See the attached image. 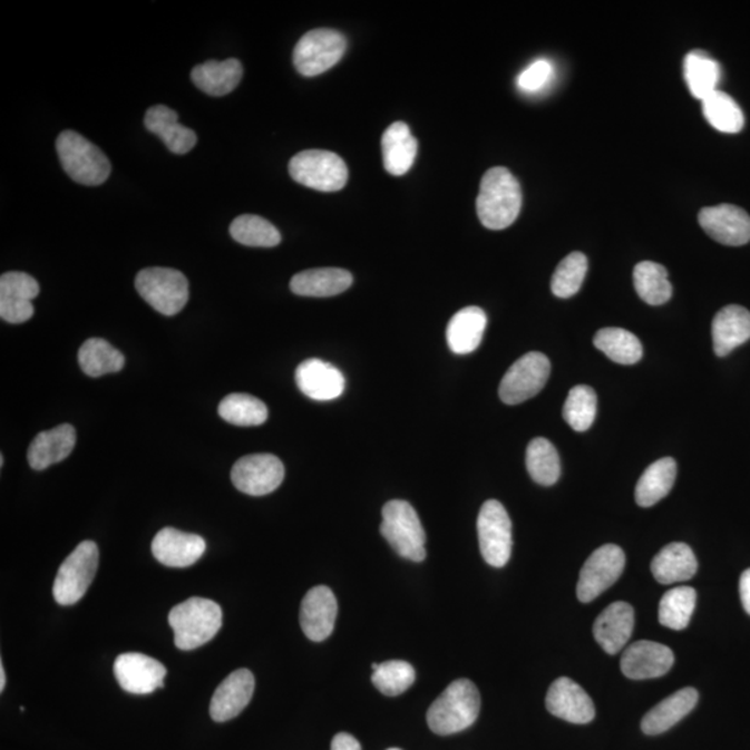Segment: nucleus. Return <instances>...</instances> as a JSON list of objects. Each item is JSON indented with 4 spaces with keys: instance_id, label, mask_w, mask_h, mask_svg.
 <instances>
[{
    "instance_id": "nucleus-34",
    "label": "nucleus",
    "mask_w": 750,
    "mask_h": 750,
    "mask_svg": "<svg viewBox=\"0 0 750 750\" xmlns=\"http://www.w3.org/2000/svg\"><path fill=\"white\" fill-rule=\"evenodd\" d=\"M674 459L663 458L652 464L642 474L635 488V500L641 507H651L669 495L675 483Z\"/></svg>"
},
{
    "instance_id": "nucleus-43",
    "label": "nucleus",
    "mask_w": 750,
    "mask_h": 750,
    "mask_svg": "<svg viewBox=\"0 0 750 750\" xmlns=\"http://www.w3.org/2000/svg\"><path fill=\"white\" fill-rule=\"evenodd\" d=\"M597 410V398L594 389L577 386L569 391L564 403L563 417L574 431L584 432L594 425Z\"/></svg>"
},
{
    "instance_id": "nucleus-18",
    "label": "nucleus",
    "mask_w": 750,
    "mask_h": 750,
    "mask_svg": "<svg viewBox=\"0 0 750 750\" xmlns=\"http://www.w3.org/2000/svg\"><path fill=\"white\" fill-rule=\"evenodd\" d=\"M39 295L38 281L19 272L0 277V318L6 323L21 324L33 315L32 299Z\"/></svg>"
},
{
    "instance_id": "nucleus-31",
    "label": "nucleus",
    "mask_w": 750,
    "mask_h": 750,
    "mask_svg": "<svg viewBox=\"0 0 750 750\" xmlns=\"http://www.w3.org/2000/svg\"><path fill=\"white\" fill-rule=\"evenodd\" d=\"M651 569L653 577L660 584L682 583V581L691 579L697 574L698 561L690 546L682 543H673L664 546L653 557Z\"/></svg>"
},
{
    "instance_id": "nucleus-48",
    "label": "nucleus",
    "mask_w": 750,
    "mask_h": 750,
    "mask_svg": "<svg viewBox=\"0 0 750 750\" xmlns=\"http://www.w3.org/2000/svg\"><path fill=\"white\" fill-rule=\"evenodd\" d=\"M740 594L743 608H746V612L750 616V568L741 575Z\"/></svg>"
},
{
    "instance_id": "nucleus-36",
    "label": "nucleus",
    "mask_w": 750,
    "mask_h": 750,
    "mask_svg": "<svg viewBox=\"0 0 750 750\" xmlns=\"http://www.w3.org/2000/svg\"><path fill=\"white\" fill-rule=\"evenodd\" d=\"M78 362L80 368L89 377H101L110 373H118L126 364V358L109 342L100 338H91L84 342L78 352Z\"/></svg>"
},
{
    "instance_id": "nucleus-6",
    "label": "nucleus",
    "mask_w": 750,
    "mask_h": 750,
    "mask_svg": "<svg viewBox=\"0 0 750 750\" xmlns=\"http://www.w3.org/2000/svg\"><path fill=\"white\" fill-rule=\"evenodd\" d=\"M98 566V545L92 540H84L61 563L53 583L56 602L61 606H71L81 601L92 584Z\"/></svg>"
},
{
    "instance_id": "nucleus-5",
    "label": "nucleus",
    "mask_w": 750,
    "mask_h": 750,
    "mask_svg": "<svg viewBox=\"0 0 750 750\" xmlns=\"http://www.w3.org/2000/svg\"><path fill=\"white\" fill-rule=\"evenodd\" d=\"M59 159L71 179L88 187L101 185L109 178L111 166L104 152L75 132H65L56 140Z\"/></svg>"
},
{
    "instance_id": "nucleus-8",
    "label": "nucleus",
    "mask_w": 750,
    "mask_h": 750,
    "mask_svg": "<svg viewBox=\"0 0 750 750\" xmlns=\"http://www.w3.org/2000/svg\"><path fill=\"white\" fill-rule=\"evenodd\" d=\"M293 182L320 192H337L348 183L345 162L329 150L309 149L293 156L288 166Z\"/></svg>"
},
{
    "instance_id": "nucleus-10",
    "label": "nucleus",
    "mask_w": 750,
    "mask_h": 750,
    "mask_svg": "<svg viewBox=\"0 0 750 750\" xmlns=\"http://www.w3.org/2000/svg\"><path fill=\"white\" fill-rule=\"evenodd\" d=\"M477 529L484 561L493 567L506 566L512 556V522L500 501H485L479 510Z\"/></svg>"
},
{
    "instance_id": "nucleus-23",
    "label": "nucleus",
    "mask_w": 750,
    "mask_h": 750,
    "mask_svg": "<svg viewBox=\"0 0 750 750\" xmlns=\"http://www.w3.org/2000/svg\"><path fill=\"white\" fill-rule=\"evenodd\" d=\"M634 631V608L627 602H616L607 606L594 625L597 644L608 655H617L629 644Z\"/></svg>"
},
{
    "instance_id": "nucleus-1",
    "label": "nucleus",
    "mask_w": 750,
    "mask_h": 750,
    "mask_svg": "<svg viewBox=\"0 0 750 750\" xmlns=\"http://www.w3.org/2000/svg\"><path fill=\"white\" fill-rule=\"evenodd\" d=\"M523 195L517 178L505 167L484 174L477 197L479 222L488 230H505L516 222Z\"/></svg>"
},
{
    "instance_id": "nucleus-14",
    "label": "nucleus",
    "mask_w": 750,
    "mask_h": 750,
    "mask_svg": "<svg viewBox=\"0 0 750 750\" xmlns=\"http://www.w3.org/2000/svg\"><path fill=\"white\" fill-rule=\"evenodd\" d=\"M167 670L159 660L144 653H123L115 662V675L124 691L148 695L165 684Z\"/></svg>"
},
{
    "instance_id": "nucleus-17",
    "label": "nucleus",
    "mask_w": 750,
    "mask_h": 750,
    "mask_svg": "<svg viewBox=\"0 0 750 750\" xmlns=\"http://www.w3.org/2000/svg\"><path fill=\"white\" fill-rule=\"evenodd\" d=\"M674 664V653L669 646L652 641H639L624 651L620 668L631 680L659 679Z\"/></svg>"
},
{
    "instance_id": "nucleus-44",
    "label": "nucleus",
    "mask_w": 750,
    "mask_h": 750,
    "mask_svg": "<svg viewBox=\"0 0 750 750\" xmlns=\"http://www.w3.org/2000/svg\"><path fill=\"white\" fill-rule=\"evenodd\" d=\"M371 681L383 695L398 697L415 684L416 670L413 665L403 660H391V662L373 664Z\"/></svg>"
},
{
    "instance_id": "nucleus-25",
    "label": "nucleus",
    "mask_w": 750,
    "mask_h": 750,
    "mask_svg": "<svg viewBox=\"0 0 750 750\" xmlns=\"http://www.w3.org/2000/svg\"><path fill=\"white\" fill-rule=\"evenodd\" d=\"M145 127L160 137L167 148L176 155L188 154L195 148L197 137L191 128L178 121V113L165 105L150 107L145 115Z\"/></svg>"
},
{
    "instance_id": "nucleus-4",
    "label": "nucleus",
    "mask_w": 750,
    "mask_h": 750,
    "mask_svg": "<svg viewBox=\"0 0 750 750\" xmlns=\"http://www.w3.org/2000/svg\"><path fill=\"white\" fill-rule=\"evenodd\" d=\"M381 534L403 559H426V532L415 507L406 500H391L382 507Z\"/></svg>"
},
{
    "instance_id": "nucleus-26",
    "label": "nucleus",
    "mask_w": 750,
    "mask_h": 750,
    "mask_svg": "<svg viewBox=\"0 0 750 750\" xmlns=\"http://www.w3.org/2000/svg\"><path fill=\"white\" fill-rule=\"evenodd\" d=\"M713 348L720 358L727 357L750 340V312L730 304L720 310L712 324Z\"/></svg>"
},
{
    "instance_id": "nucleus-42",
    "label": "nucleus",
    "mask_w": 750,
    "mask_h": 750,
    "mask_svg": "<svg viewBox=\"0 0 750 750\" xmlns=\"http://www.w3.org/2000/svg\"><path fill=\"white\" fill-rule=\"evenodd\" d=\"M230 234L241 245L252 247H274L281 242L277 228L266 218L244 214L231 224Z\"/></svg>"
},
{
    "instance_id": "nucleus-39",
    "label": "nucleus",
    "mask_w": 750,
    "mask_h": 750,
    "mask_svg": "<svg viewBox=\"0 0 750 750\" xmlns=\"http://www.w3.org/2000/svg\"><path fill=\"white\" fill-rule=\"evenodd\" d=\"M218 415L230 425L257 427L266 422L269 410L261 399L252 397V395L231 393L220 403Z\"/></svg>"
},
{
    "instance_id": "nucleus-20",
    "label": "nucleus",
    "mask_w": 750,
    "mask_h": 750,
    "mask_svg": "<svg viewBox=\"0 0 750 750\" xmlns=\"http://www.w3.org/2000/svg\"><path fill=\"white\" fill-rule=\"evenodd\" d=\"M152 552L157 562L167 567H189L206 552V540L201 535L179 532L167 527L156 534Z\"/></svg>"
},
{
    "instance_id": "nucleus-40",
    "label": "nucleus",
    "mask_w": 750,
    "mask_h": 750,
    "mask_svg": "<svg viewBox=\"0 0 750 750\" xmlns=\"http://www.w3.org/2000/svg\"><path fill=\"white\" fill-rule=\"evenodd\" d=\"M702 109L710 126L720 133L737 134L746 126V116L740 105L720 89L702 100Z\"/></svg>"
},
{
    "instance_id": "nucleus-37",
    "label": "nucleus",
    "mask_w": 750,
    "mask_h": 750,
    "mask_svg": "<svg viewBox=\"0 0 750 750\" xmlns=\"http://www.w3.org/2000/svg\"><path fill=\"white\" fill-rule=\"evenodd\" d=\"M697 597L692 586H676L665 592L659 605L660 624L674 631L685 630L695 611Z\"/></svg>"
},
{
    "instance_id": "nucleus-13",
    "label": "nucleus",
    "mask_w": 750,
    "mask_h": 750,
    "mask_svg": "<svg viewBox=\"0 0 750 750\" xmlns=\"http://www.w3.org/2000/svg\"><path fill=\"white\" fill-rule=\"evenodd\" d=\"M285 469L277 456L256 454L240 459L231 470V481L246 495L264 496L274 493L284 481Z\"/></svg>"
},
{
    "instance_id": "nucleus-45",
    "label": "nucleus",
    "mask_w": 750,
    "mask_h": 750,
    "mask_svg": "<svg viewBox=\"0 0 750 750\" xmlns=\"http://www.w3.org/2000/svg\"><path fill=\"white\" fill-rule=\"evenodd\" d=\"M586 272H588V259L584 253H569L555 270L551 282L552 292L562 299L574 296L581 290Z\"/></svg>"
},
{
    "instance_id": "nucleus-38",
    "label": "nucleus",
    "mask_w": 750,
    "mask_h": 750,
    "mask_svg": "<svg viewBox=\"0 0 750 750\" xmlns=\"http://www.w3.org/2000/svg\"><path fill=\"white\" fill-rule=\"evenodd\" d=\"M634 285L642 301L651 306H660L670 301L673 286L668 270L655 262H641L634 269Z\"/></svg>"
},
{
    "instance_id": "nucleus-33",
    "label": "nucleus",
    "mask_w": 750,
    "mask_h": 750,
    "mask_svg": "<svg viewBox=\"0 0 750 750\" xmlns=\"http://www.w3.org/2000/svg\"><path fill=\"white\" fill-rule=\"evenodd\" d=\"M684 77L688 89L693 98L707 99L718 91L721 80V67L714 59L702 50H692L685 56Z\"/></svg>"
},
{
    "instance_id": "nucleus-46",
    "label": "nucleus",
    "mask_w": 750,
    "mask_h": 750,
    "mask_svg": "<svg viewBox=\"0 0 750 750\" xmlns=\"http://www.w3.org/2000/svg\"><path fill=\"white\" fill-rule=\"evenodd\" d=\"M554 65L549 60L539 59L529 65L517 78V87L526 94H537L549 86L554 78Z\"/></svg>"
},
{
    "instance_id": "nucleus-28",
    "label": "nucleus",
    "mask_w": 750,
    "mask_h": 750,
    "mask_svg": "<svg viewBox=\"0 0 750 750\" xmlns=\"http://www.w3.org/2000/svg\"><path fill=\"white\" fill-rule=\"evenodd\" d=\"M353 277L343 269H313L293 275L291 291L299 296L330 298L352 286Z\"/></svg>"
},
{
    "instance_id": "nucleus-19",
    "label": "nucleus",
    "mask_w": 750,
    "mask_h": 750,
    "mask_svg": "<svg viewBox=\"0 0 750 750\" xmlns=\"http://www.w3.org/2000/svg\"><path fill=\"white\" fill-rule=\"evenodd\" d=\"M551 714L573 724H588L595 719V704L577 682L562 676L551 685L546 695Z\"/></svg>"
},
{
    "instance_id": "nucleus-47",
    "label": "nucleus",
    "mask_w": 750,
    "mask_h": 750,
    "mask_svg": "<svg viewBox=\"0 0 750 750\" xmlns=\"http://www.w3.org/2000/svg\"><path fill=\"white\" fill-rule=\"evenodd\" d=\"M331 750H362L357 738L347 732H340L331 743Z\"/></svg>"
},
{
    "instance_id": "nucleus-9",
    "label": "nucleus",
    "mask_w": 750,
    "mask_h": 750,
    "mask_svg": "<svg viewBox=\"0 0 750 750\" xmlns=\"http://www.w3.org/2000/svg\"><path fill=\"white\" fill-rule=\"evenodd\" d=\"M347 47V38L340 31L318 28L299 39L293 50V65L304 77L320 76L342 59Z\"/></svg>"
},
{
    "instance_id": "nucleus-22",
    "label": "nucleus",
    "mask_w": 750,
    "mask_h": 750,
    "mask_svg": "<svg viewBox=\"0 0 750 750\" xmlns=\"http://www.w3.org/2000/svg\"><path fill=\"white\" fill-rule=\"evenodd\" d=\"M295 380L303 395L319 402L340 398L345 389V377L341 371L320 359L304 360L299 364Z\"/></svg>"
},
{
    "instance_id": "nucleus-7",
    "label": "nucleus",
    "mask_w": 750,
    "mask_h": 750,
    "mask_svg": "<svg viewBox=\"0 0 750 750\" xmlns=\"http://www.w3.org/2000/svg\"><path fill=\"white\" fill-rule=\"evenodd\" d=\"M135 288L144 301L163 315L178 314L189 299L187 277L174 269H145L135 279Z\"/></svg>"
},
{
    "instance_id": "nucleus-32",
    "label": "nucleus",
    "mask_w": 750,
    "mask_h": 750,
    "mask_svg": "<svg viewBox=\"0 0 750 750\" xmlns=\"http://www.w3.org/2000/svg\"><path fill=\"white\" fill-rule=\"evenodd\" d=\"M244 69L240 60H208L191 72L192 81L201 91L211 96H224L240 86Z\"/></svg>"
},
{
    "instance_id": "nucleus-2",
    "label": "nucleus",
    "mask_w": 750,
    "mask_h": 750,
    "mask_svg": "<svg viewBox=\"0 0 750 750\" xmlns=\"http://www.w3.org/2000/svg\"><path fill=\"white\" fill-rule=\"evenodd\" d=\"M481 695L470 680H456L427 712V724L438 736L469 729L478 719Z\"/></svg>"
},
{
    "instance_id": "nucleus-24",
    "label": "nucleus",
    "mask_w": 750,
    "mask_h": 750,
    "mask_svg": "<svg viewBox=\"0 0 750 750\" xmlns=\"http://www.w3.org/2000/svg\"><path fill=\"white\" fill-rule=\"evenodd\" d=\"M77 436L75 427L61 425L39 432L28 448V464L33 470H45L69 458L76 447Z\"/></svg>"
},
{
    "instance_id": "nucleus-50",
    "label": "nucleus",
    "mask_w": 750,
    "mask_h": 750,
    "mask_svg": "<svg viewBox=\"0 0 750 750\" xmlns=\"http://www.w3.org/2000/svg\"><path fill=\"white\" fill-rule=\"evenodd\" d=\"M388 750H400V749H397V748H392V749H388Z\"/></svg>"
},
{
    "instance_id": "nucleus-11",
    "label": "nucleus",
    "mask_w": 750,
    "mask_h": 750,
    "mask_svg": "<svg viewBox=\"0 0 750 750\" xmlns=\"http://www.w3.org/2000/svg\"><path fill=\"white\" fill-rule=\"evenodd\" d=\"M551 374V362L544 353L529 352L506 371L499 397L506 405H518L543 391Z\"/></svg>"
},
{
    "instance_id": "nucleus-21",
    "label": "nucleus",
    "mask_w": 750,
    "mask_h": 750,
    "mask_svg": "<svg viewBox=\"0 0 750 750\" xmlns=\"http://www.w3.org/2000/svg\"><path fill=\"white\" fill-rule=\"evenodd\" d=\"M255 692V676L247 669L231 673L214 691L211 715L217 723L230 721L244 712Z\"/></svg>"
},
{
    "instance_id": "nucleus-12",
    "label": "nucleus",
    "mask_w": 750,
    "mask_h": 750,
    "mask_svg": "<svg viewBox=\"0 0 750 750\" xmlns=\"http://www.w3.org/2000/svg\"><path fill=\"white\" fill-rule=\"evenodd\" d=\"M625 555L617 545L607 544L596 549L581 568L577 596L583 603H590L611 588L622 577Z\"/></svg>"
},
{
    "instance_id": "nucleus-16",
    "label": "nucleus",
    "mask_w": 750,
    "mask_h": 750,
    "mask_svg": "<svg viewBox=\"0 0 750 750\" xmlns=\"http://www.w3.org/2000/svg\"><path fill=\"white\" fill-rule=\"evenodd\" d=\"M338 602L329 586L319 585L304 595L301 606V627L310 641L323 642L334 631Z\"/></svg>"
},
{
    "instance_id": "nucleus-27",
    "label": "nucleus",
    "mask_w": 750,
    "mask_h": 750,
    "mask_svg": "<svg viewBox=\"0 0 750 750\" xmlns=\"http://www.w3.org/2000/svg\"><path fill=\"white\" fill-rule=\"evenodd\" d=\"M699 693L695 688H682L665 698L642 719L641 729L646 736H660L669 731L697 707Z\"/></svg>"
},
{
    "instance_id": "nucleus-49",
    "label": "nucleus",
    "mask_w": 750,
    "mask_h": 750,
    "mask_svg": "<svg viewBox=\"0 0 750 750\" xmlns=\"http://www.w3.org/2000/svg\"><path fill=\"white\" fill-rule=\"evenodd\" d=\"M4 686H6L4 665L3 663H0V692L4 691Z\"/></svg>"
},
{
    "instance_id": "nucleus-15",
    "label": "nucleus",
    "mask_w": 750,
    "mask_h": 750,
    "mask_svg": "<svg viewBox=\"0 0 750 750\" xmlns=\"http://www.w3.org/2000/svg\"><path fill=\"white\" fill-rule=\"evenodd\" d=\"M699 224L710 238L727 246H742L750 241V216L736 205H719L702 208Z\"/></svg>"
},
{
    "instance_id": "nucleus-3",
    "label": "nucleus",
    "mask_w": 750,
    "mask_h": 750,
    "mask_svg": "<svg viewBox=\"0 0 750 750\" xmlns=\"http://www.w3.org/2000/svg\"><path fill=\"white\" fill-rule=\"evenodd\" d=\"M168 623L178 650L194 651L217 635L223 625V611L216 602L189 597L172 608Z\"/></svg>"
},
{
    "instance_id": "nucleus-30",
    "label": "nucleus",
    "mask_w": 750,
    "mask_h": 750,
    "mask_svg": "<svg viewBox=\"0 0 750 750\" xmlns=\"http://www.w3.org/2000/svg\"><path fill=\"white\" fill-rule=\"evenodd\" d=\"M487 323V314L481 308L461 309L450 319L448 324L447 340L450 351L456 354H467L476 351L483 341Z\"/></svg>"
},
{
    "instance_id": "nucleus-35",
    "label": "nucleus",
    "mask_w": 750,
    "mask_h": 750,
    "mask_svg": "<svg viewBox=\"0 0 750 750\" xmlns=\"http://www.w3.org/2000/svg\"><path fill=\"white\" fill-rule=\"evenodd\" d=\"M594 343L601 352L618 364H635L639 363L644 354L642 343L633 334L624 329H616V327H608L596 332Z\"/></svg>"
},
{
    "instance_id": "nucleus-41",
    "label": "nucleus",
    "mask_w": 750,
    "mask_h": 750,
    "mask_svg": "<svg viewBox=\"0 0 750 750\" xmlns=\"http://www.w3.org/2000/svg\"><path fill=\"white\" fill-rule=\"evenodd\" d=\"M527 470L535 483L551 487L561 478L559 454L548 439L535 438L527 448Z\"/></svg>"
},
{
    "instance_id": "nucleus-29",
    "label": "nucleus",
    "mask_w": 750,
    "mask_h": 750,
    "mask_svg": "<svg viewBox=\"0 0 750 750\" xmlns=\"http://www.w3.org/2000/svg\"><path fill=\"white\" fill-rule=\"evenodd\" d=\"M419 144L408 124L393 123L382 135L383 167L392 176H403L413 166Z\"/></svg>"
}]
</instances>
